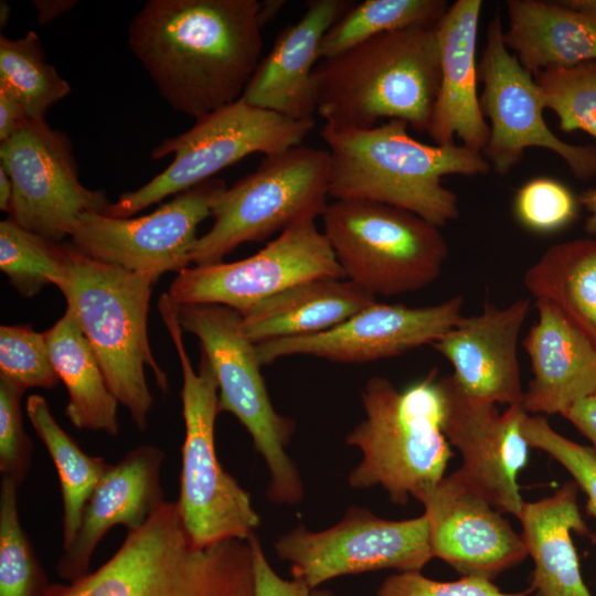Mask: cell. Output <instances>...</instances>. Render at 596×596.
I'll return each mask as SVG.
<instances>
[{
    "label": "cell",
    "mask_w": 596,
    "mask_h": 596,
    "mask_svg": "<svg viewBox=\"0 0 596 596\" xmlns=\"http://www.w3.org/2000/svg\"><path fill=\"white\" fill-rule=\"evenodd\" d=\"M486 40L478 63L483 85L479 104L490 134L482 156L494 172L507 174L525 149L536 147L556 153L574 177H596V147L567 143L546 125L534 77L505 46L498 13L489 21Z\"/></svg>",
    "instance_id": "4fadbf2b"
},
{
    "label": "cell",
    "mask_w": 596,
    "mask_h": 596,
    "mask_svg": "<svg viewBox=\"0 0 596 596\" xmlns=\"http://www.w3.org/2000/svg\"><path fill=\"white\" fill-rule=\"evenodd\" d=\"M26 414L44 443L58 473L63 500V550H67L82 522L83 510L97 483L111 465L84 453L55 421L41 395L26 400Z\"/></svg>",
    "instance_id": "f546056e"
},
{
    "label": "cell",
    "mask_w": 596,
    "mask_h": 596,
    "mask_svg": "<svg viewBox=\"0 0 596 596\" xmlns=\"http://www.w3.org/2000/svg\"><path fill=\"white\" fill-rule=\"evenodd\" d=\"M462 305L461 296L426 307L376 301L330 330L262 342L256 352L263 365L290 355L338 363L389 359L433 344L462 318Z\"/></svg>",
    "instance_id": "ac0fdd59"
},
{
    "label": "cell",
    "mask_w": 596,
    "mask_h": 596,
    "mask_svg": "<svg viewBox=\"0 0 596 596\" xmlns=\"http://www.w3.org/2000/svg\"><path fill=\"white\" fill-rule=\"evenodd\" d=\"M364 418L345 443L361 451L350 471L353 489L383 488L404 505L435 487L454 453L443 432L444 400L436 371L398 391L385 376L370 377L362 390Z\"/></svg>",
    "instance_id": "5b68a950"
},
{
    "label": "cell",
    "mask_w": 596,
    "mask_h": 596,
    "mask_svg": "<svg viewBox=\"0 0 596 596\" xmlns=\"http://www.w3.org/2000/svg\"><path fill=\"white\" fill-rule=\"evenodd\" d=\"M247 541L253 553L254 596H336L329 588H313L295 577L283 578L268 562L259 538L253 533Z\"/></svg>",
    "instance_id": "60d3db41"
},
{
    "label": "cell",
    "mask_w": 596,
    "mask_h": 596,
    "mask_svg": "<svg viewBox=\"0 0 596 596\" xmlns=\"http://www.w3.org/2000/svg\"><path fill=\"white\" fill-rule=\"evenodd\" d=\"M38 11V21L40 24L50 22L62 13L72 9L75 1L71 0H39L33 1Z\"/></svg>",
    "instance_id": "ee69618b"
},
{
    "label": "cell",
    "mask_w": 596,
    "mask_h": 596,
    "mask_svg": "<svg viewBox=\"0 0 596 596\" xmlns=\"http://www.w3.org/2000/svg\"><path fill=\"white\" fill-rule=\"evenodd\" d=\"M0 269L22 297H34L49 284L61 290L67 280L65 245L50 242L8 217L0 222Z\"/></svg>",
    "instance_id": "d6a6232c"
},
{
    "label": "cell",
    "mask_w": 596,
    "mask_h": 596,
    "mask_svg": "<svg viewBox=\"0 0 596 596\" xmlns=\"http://www.w3.org/2000/svg\"><path fill=\"white\" fill-rule=\"evenodd\" d=\"M514 213L522 225L551 233L568 225L577 215V201L558 180L539 177L525 182L514 198Z\"/></svg>",
    "instance_id": "74e56055"
},
{
    "label": "cell",
    "mask_w": 596,
    "mask_h": 596,
    "mask_svg": "<svg viewBox=\"0 0 596 596\" xmlns=\"http://www.w3.org/2000/svg\"><path fill=\"white\" fill-rule=\"evenodd\" d=\"M24 391L0 379V473L20 486L30 469L32 441L23 428L20 401Z\"/></svg>",
    "instance_id": "f35d334b"
},
{
    "label": "cell",
    "mask_w": 596,
    "mask_h": 596,
    "mask_svg": "<svg viewBox=\"0 0 596 596\" xmlns=\"http://www.w3.org/2000/svg\"><path fill=\"white\" fill-rule=\"evenodd\" d=\"M578 487L565 482L553 494L525 502L519 520L534 568L535 596H593L587 588L572 533L588 534L577 503Z\"/></svg>",
    "instance_id": "484cf974"
},
{
    "label": "cell",
    "mask_w": 596,
    "mask_h": 596,
    "mask_svg": "<svg viewBox=\"0 0 596 596\" xmlns=\"http://www.w3.org/2000/svg\"><path fill=\"white\" fill-rule=\"evenodd\" d=\"M315 125V118L292 119L240 98L195 118L190 129L153 148L152 158L172 153L171 163L141 188L123 193L103 214L131 217L169 195L212 179L249 155L266 157L302 145Z\"/></svg>",
    "instance_id": "8fae6325"
},
{
    "label": "cell",
    "mask_w": 596,
    "mask_h": 596,
    "mask_svg": "<svg viewBox=\"0 0 596 596\" xmlns=\"http://www.w3.org/2000/svg\"><path fill=\"white\" fill-rule=\"evenodd\" d=\"M376 301L347 278H312L240 312L242 330L255 344L311 336L341 324Z\"/></svg>",
    "instance_id": "d4e9b609"
},
{
    "label": "cell",
    "mask_w": 596,
    "mask_h": 596,
    "mask_svg": "<svg viewBox=\"0 0 596 596\" xmlns=\"http://www.w3.org/2000/svg\"><path fill=\"white\" fill-rule=\"evenodd\" d=\"M481 0H457L437 23L440 82L428 135L436 145H461L482 153L490 134L482 115L476 46Z\"/></svg>",
    "instance_id": "7402d4cb"
},
{
    "label": "cell",
    "mask_w": 596,
    "mask_h": 596,
    "mask_svg": "<svg viewBox=\"0 0 596 596\" xmlns=\"http://www.w3.org/2000/svg\"><path fill=\"white\" fill-rule=\"evenodd\" d=\"M161 319L171 337L182 370V446L180 493L177 501L184 528L198 547L228 540H247L260 524L251 493L222 467L214 440L221 413L219 384L201 351L198 371L184 347L178 306L163 294L158 301Z\"/></svg>",
    "instance_id": "52a82bcc"
},
{
    "label": "cell",
    "mask_w": 596,
    "mask_h": 596,
    "mask_svg": "<svg viewBox=\"0 0 596 596\" xmlns=\"http://www.w3.org/2000/svg\"><path fill=\"white\" fill-rule=\"evenodd\" d=\"M321 217L344 277L375 297L425 288L449 254L439 227L391 205L334 200Z\"/></svg>",
    "instance_id": "9c48e42d"
},
{
    "label": "cell",
    "mask_w": 596,
    "mask_h": 596,
    "mask_svg": "<svg viewBox=\"0 0 596 596\" xmlns=\"http://www.w3.org/2000/svg\"><path fill=\"white\" fill-rule=\"evenodd\" d=\"M563 4L596 17V0H562Z\"/></svg>",
    "instance_id": "7dc6e473"
},
{
    "label": "cell",
    "mask_w": 596,
    "mask_h": 596,
    "mask_svg": "<svg viewBox=\"0 0 596 596\" xmlns=\"http://www.w3.org/2000/svg\"><path fill=\"white\" fill-rule=\"evenodd\" d=\"M226 188L222 179L212 178L139 217L84 213L70 236V245L92 259L157 281L168 272L188 268L199 238L196 228L211 216L215 200Z\"/></svg>",
    "instance_id": "9a60e30c"
},
{
    "label": "cell",
    "mask_w": 596,
    "mask_h": 596,
    "mask_svg": "<svg viewBox=\"0 0 596 596\" xmlns=\"http://www.w3.org/2000/svg\"><path fill=\"white\" fill-rule=\"evenodd\" d=\"M530 308L528 298L503 308L486 305L478 315L462 316L432 344L450 362L466 393L493 404H522L518 342Z\"/></svg>",
    "instance_id": "ffe728a7"
},
{
    "label": "cell",
    "mask_w": 596,
    "mask_h": 596,
    "mask_svg": "<svg viewBox=\"0 0 596 596\" xmlns=\"http://www.w3.org/2000/svg\"><path fill=\"white\" fill-rule=\"evenodd\" d=\"M18 487L13 480L1 478L0 596H43L51 583L21 525Z\"/></svg>",
    "instance_id": "836d02e7"
},
{
    "label": "cell",
    "mask_w": 596,
    "mask_h": 596,
    "mask_svg": "<svg viewBox=\"0 0 596 596\" xmlns=\"http://www.w3.org/2000/svg\"><path fill=\"white\" fill-rule=\"evenodd\" d=\"M522 433L531 448L540 449L556 460L573 477L586 497V511L596 522V451L557 433L542 415L528 414ZM596 544V532L592 535Z\"/></svg>",
    "instance_id": "8d00e7d4"
},
{
    "label": "cell",
    "mask_w": 596,
    "mask_h": 596,
    "mask_svg": "<svg viewBox=\"0 0 596 596\" xmlns=\"http://www.w3.org/2000/svg\"><path fill=\"white\" fill-rule=\"evenodd\" d=\"M44 334L55 372L68 393L65 415L72 425L117 436L119 402L106 383L74 309L66 305L63 317Z\"/></svg>",
    "instance_id": "83f0119b"
},
{
    "label": "cell",
    "mask_w": 596,
    "mask_h": 596,
    "mask_svg": "<svg viewBox=\"0 0 596 596\" xmlns=\"http://www.w3.org/2000/svg\"><path fill=\"white\" fill-rule=\"evenodd\" d=\"M350 7L347 0L308 2L302 17L279 34L260 60L241 98L292 119L315 118L313 71L319 45Z\"/></svg>",
    "instance_id": "603a6c76"
},
{
    "label": "cell",
    "mask_w": 596,
    "mask_h": 596,
    "mask_svg": "<svg viewBox=\"0 0 596 596\" xmlns=\"http://www.w3.org/2000/svg\"><path fill=\"white\" fill-rule=\"evenodd\" d=\"M0 167L13 184L9 219L50 242L60 244L84 213L110 204L79 182L71 141L45 119H30L0 142Z\"/></svg>",
    "instance_id": "5bb4252c"
},
{
    "label": "cell",
    "mask_w": 596,
    "mask_h": 596,
    "mask_svg": "<svg viewBox=\"0 0 596 596\" xmlns=\"http://www.w3.org/2000/svg\"><path fill=\"white\" fill-rule=\"evenodd\" d=\"M177 306L182 329L199 339L201 351L213 368L221 412L240 421L267 466V499L279 505L300 503L304 482L287 453L296 422L275 409L260 372L263 364L256 344L242 330L241 313L216 304Z\"/></svg>",
    "instance_id": "ba28073f"
},
{
    "label": "cell",
    "mask_w": 596,
    "mask_h": 596,
    "mask_svg": "<svg viewBox=\"0 0 596 596\" xmlns=\"http://www.w3.org/2000/svg\"><path fill=\"white\" fill-rule=\"evenodd\" d=\"M257 0H150L128 44L160 95L198 118L240 99L262 60Z\"/></svg>",
    "instance_id": "6da1fadb"
},
{
    "label": "cell",
    "mask_w": 596,
    "mask_h": 596,
    "mask_svg": "<svg viewBox=\"0 0 596 596\" xmlns=\"http://www.w3.org/2000/svg\"><path fill=\"white\" fill-rule=\"evenodd\" d=\"M408 127L398 119L361 129L324 124L320 135L330 155L329 195L391 205L444 226L459 216V206L443 178L487 174L491 167L482 153L462 145L418 141Z\"/></svg>",
    "instance_id": "7a4b0ae2"
},
{
    "label": "cell",
    "mask_w": 596,
    "mask_h": 596,
    "mask_svg": "<svg viewBox=\"0 0 596 596\" xmlns=\"http://www.w3.org/2000/svg\"><path fill=\"white\" fill-rule=\"evenodd\" d=\"M43 596H254L252 547L247 540L195 546L177 501H164L107 562L51 583Z\"/></svg>",
    "instance_id": "3957f363"
},
{
    "label": "cell",
    "mask_w": 596,
    "mask_h": 596,
    "mask_svg": "<svg viewBox=\"0 0 596 596\" xmlns=\"http://www.w3.org/2000/svg\"><path fill=\"white\" fill-rule=\"evenodd\" d=\"M447 8L445 0H365L352 4L323 35L319 60L390 31L437 25Z\"/></svg>",
    "instance_id": "4dcf8cb0"
},
{
    "label": "cell",
    "mask_w": 596,
    "mask_h": 596,
    "mask_svg": "<svg viewBox=\"0 0 596 596\" xmlns=\"http://www.w3.org/2000/svg\"><path fill=\"white\" fill-rule=\"evenodd\" d=\"M330 155L299 145L266 156L255 171L215 200L212 227L191 253L195 266L223 262L237 246L259 242L306 219L321 216L329 203Z\"/></svg>",
    "instance_id": "30bf717a"
},
{
    "label": "cell",
    "mask_w": 596,
    "mask_h": 596,
    "mask_svg": "<svg viewBox=\"0 0 596 596\" xmlns=\"http://www.w3.org/2000/svg\"><path fill=\"white\" fill-rule=\"evenodd\" d=\"M0 91L18 100L31 120H42L71 87L46 62L38 34L29 31L18 39L0 36Z\"/></svg>",
    "instance_id": "1f68e13d"
},
{
    "label": "cell",
    "mask_w": 596,
    "mask_h": 596,
    "mask_svg": "<svg viewBox=\"0 0 596 596\" xmlns=\"http://www.w3.org/2000/svg\"><path fill=\"white\" fill-rule=\"evenodd\" d=\"M436 26L390 31L321 60L313 85L324 124L361 129L398 119L428 132L440 82Z\"/></svg>",
    "instance_id": "277c9868"
},
{
    "label": "cell",
    "mask_w": 596,
    "mask_h": 596,
    "mask_svg": "<svg viewBox=\"0 0 596 596\" xmlns=\"http://www.w3.org/2000/svg\"><path fill=\"white\" fill-rule=\"evenodd\" d=\"M67 281L61 289L99 363L106 383L145 432L153 397L146 366L158 387L168 392V377L148 339L147 319L152 286L148 275L92 259L65 245Z\"/></svg>",
    "instance_id": "8992f818"
},
{
    "label": "cell",
    "mask_w": 596,
    "mask_h": 596,
    "mask_svg": "<svg viewBox=\"0 0 596 596\" xmlns=\"http://www.w3.org/2000/svg\"><path fill=\"white\" fill-rule=\"evenodd\" d=\"M318 277L345 278L315 219H306L247 258L181 270L168 294L177 305L216 304L242 312Z\"/></svg>",
    "instance_id": "2e32d148"
},
{
    "label": "cell",
    "mask_w": 596,
    "mask_h": 596,
    "mask_svg": "<svg viewBox=\"0 0 596 596\" xmlns=\"http://www.w3.org/2000/svg\"><path fill=\"white\" fill-rule=\"evenodd\" d=\"M531 589L508 593L493 581L461 576L456 581H436L422 572H397L387 576L376 590V596H531Z\"/></svg>",
    "instance_id": "ab89813d"
},
{
    "label": "cell",
    "mask_w": 596,
    "mask_h": 596,
    "mask_svg": "<svg viewBox=\"0 0 596 596\" xmlns=\"http://www.w3.org/2000/svg\"><path fill=\"white\" fill-rule=\"evenodd\" d=\"M10 7L7 2L1 1L0 4V23L1 26L6 25L9 20Z\"/></svg>",
    "instance_id": "c3c4849f"
},
{
    "label": "cell",
    "mask_w": 596,
    "mask_h": 596,
    "mask_svg": "<svg viewBox=\"0 0 596 596\" xmlns=\"http://www.w3.org/2000/svg\"><path fill=\"white\" fill-rule=\"evenodd\" d=\"M523 283L538 300L554 305L596 347V240L549 247Z\"/></svg>",
    "instance_id": "f1b7e54d"
},
{
    "label": "cell",
    "mask_w": 596,
    "mask_h": 596,
    "mask_svg": "<svg viewBox=\"0 0 596 596\" xmlns=\"http://www.w3.org/2000/svg\"><path fill=\"white\" fill-rule=\"evenodd\" d=\"M13 184L8 173L0 167V209L9 213Z\"/></svg>",
    "instance_id": "bcb514c9"
},
{
    "label": "cell",
    "mask_w": 596,
    "mask_h": 596,
    "mask_svg": "<svg viewBox=\"0 0 596 596\" xmlns=\"http://www.w3.org/2000/svg\"><path fill=\"white\" fill-rule=\"evenodd\" d=\"M30 120L18 100L0 91V142L8 140Z\"/></svg>",
    "instance_id": "7bdbcfd3"
},
{
    "label": "cell",
    "mask_w": 596,
    "mask_h": 596,
    "mask_svg": "<svg viewBox=\"0 0 596 596\" xmlns=\"http://www.w3.org/2000/svg\"><path fill=\"white\" fill-rule=\"evenodd\" d=\"M533 77L544 108L557 116L561 130H582L596 139V60Z\"/></svg>",
    "instance_id": "e575fe53"
},
{
    "label": "cell",
    "mask_w": 596,
    "mask_h": 596,
    "mask_svg": "<svg viewBox=\"0 0 596 596\" xmlns=\"http://www.w3.org/2000/svg\"><path fill=\"white\" fill-rule=\"evenodd\" d=\"M579 203L588 212L585 222V230L588 234L596 236V188L588 189L579 196Z\"/></svg>",
    "instance_id": "f6af8a7d"
},
{
    "label": "cell",
    "mask_w": 596,
    "mask_h": 596,
    "mask_svg": "<svg viewBox=\"0 0 596 596\" xmlns=\"http://www.w3.org/2000/svg\"><path fill=\"white\" fill-rule=\"evenodd\" d=\"M503 42L521 66L539 72L596 60V17L561 1L508 0Z\"/></svg>",
    "instance_id": "4316f807"
},
{
    "label": "cell",
    "mask_w": 596,
    "mask_h": 596,
    "mask_svg": "<svg viewBox=\"0 0 596 596\" xmlns=\"http://www.w3.org/2000/svg\"><path fill=\"white\" fill-rule=\"evenodd\" d=\"M538 320L523 340L533 377L528 414H563L596 391V347L551 302L538 299Z\"/></svg>",
    "instance_id": "cb8c5ba5"
},
{
    "label": "cell",
    "mask_w": 596,
    "mask_h": 596,
    "mask_svg": "<svg viewBox=\"0 0 596 596\" xmlns=\"http://www.w3.org/2000/svg\"><path fill=\"white\" fill-rule=\"evenodd\" d=\"M444 400L443 432L462 458L454 472L501 513L519 519L525 501L518 477L530 458L522 433V405L497 404L466 393L453 374L438 380Z\"/></svg>",
    "instance_id": "e0dca14e"
},
{
    "label": "cell",
    "mask_w": 596,
    "mask_h": 596,
    "mask_svg": "<svg viewBox=\"0 0 596 596\" xmlns=\"http://www.w3.org/2000/svg\"><path fill=\"white\" fill-rule=\"evenodd\" d=\"M0 379L26 391L52 389L60 381L45 334L26 326L0 327Z\"/></svg>",
    "instance_id": "d590c367"
},
{
    "label": "cell",
    "mask_w": 596,
    "mask_h": 596,
    "mask_svg": "<svg viewBox=\"0 0 596 596\" xmlns=\"http://www.w3.org/2000/svg\"><path fill=\"white\" fill-rule=\"evenodd\" d=\"M562 416L592 443L596 451V391L574 403Z\"/></svg>",
    "instance_id": "b9f144b4"
},
{
    "label": "cell",
    "mask_w": 596,
    "mask_h": 596,
    "mask_svg": "<svg viewBox=\"0 0 596 596\" xmlns=\"http://www.w3.org/2000/svg\"><path fill=\"white\" fill-rule=\"evenodd\" d=\"M418 501L428 519L433 557L461 576L493 581L529 555L522 535L455 472Z\"/></svg>",
    "instance_id": "d6986e66"
},
{
    "label": "cell",
    "mask_w": 596,
    "mask_h": 596,
    "mask_svg": "<svg viewBox=\"0 0 596 596\" xmlns=\"http://www.w3.org/2000/svg\"><path fill=\"white\" fill-rule=\"evenodd\" d=\"M163 461V450L141 445L111 465L83 510L72 545L57 561L56 572L62 579L73 582L88 573L97 544L114 525L137 530L161 507L164 502L160 485Z\"/></svg>",
    "instance_id": "44dd1931"
},
{
    "label": "cell",
    "mask_w": 596,
    "mask_h": 596,
    "mask_svg": "<svg viewBox=\"0 0 596 596\" xmlns=\"http://www.w3.org/2000/svg\"><path fill=\"white\" fill-rule=\"evenodd\" d=\"M274 549L278 558L290 564L291 576L313 588L379 570L422 572L433 558L425 513L389 520L358 505L324 530L292 528L277 538Z\"/></svg>",
    "instance_id": "7c38bea8"
}]
</instances>
